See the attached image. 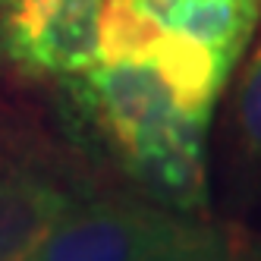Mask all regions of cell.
<instances>
[{
    "instance_id": "cell-5",
    "label": "cell",
    "mask_w": 261,
    "mask_h": 261,
    "mask_svg": "<svg viewBox=\"0 0 261 261\" xmlns=\"http://www.w3.org/2000/svg\"><path fill=\"white\" fill-rule=\"evenodd\" d=\"M145 25L186 38L220 57L230 69L249 47L261 19V0H114Z\"/></svg>"
},
{
    "instance_id": "cell-4",
    "label": "cell",
    "mask_w": 261,
    "mask_h": 261,
    "mask_svg": "<svg viewBox=\"0 0 261 261\" xmlns=\"http://www.w3.org/2000/svg\"><path fill=\"white\" fill-rule=\"evenodd\" d=\"M104 0H0V63L29 79L95 66Z\"/></svg>"
},
{
    "instance_id": "cell-3",
    "label": "cell",
    "mask_w": 261,
    "mask_h": 261,
    "mask_svg": "<svg viewBox=\"0 0 261 261\" xmlns=\"http://www.w3.org/2000/svg\"><path fill=\"white\" fill-rule=\"evenodd\" d=\"M79 198L66 161L41 129L0 114V261H25Z\"/></svg>"
},
{
    "instance_id": "cell-1",
    "label": "cell",
    "mask_w": 261,
    "mask_h": 261,
    "mask_svg": "<svg viewBox=\"0 0 261 261\" xmlns=\"http://www.w3.org/2000/svg\"><path fill=\"white\" fill-rule=\"evenodd\" d=\"M230 66L186 38L104 0L98 60L72 95L154 201L192 214L204 204V136Z\"/></svg>"
},
{
    "instance_id": "cell-6",
    "label": "cell",
    "mask_w": 261,
    "mask_h": 261,
    "mask_svg": "<svg viewBox=\"0 0 261 261\" xmlns=\"http://www.w3.org/2000/svg\"><path fill=\"white\" fill-rule=\"evenodd\" d=\"M233 139L239 158L258 167L261 164V38L242 69L233 95Z\"/></svg>"
},
{
    "instance_id": "cell-2",
    "label": "cell",
    "mask_w": 261,
    "mask_h": 261,
    "mask_svg": "<svg viewBox=\"0 0 261 261\" xmlns=\"http://www.w3.org/2000/svg\"><path fill=\"white\" fill-rule=\"evenodd\" d=\"M25 261H227L223 236L161 201L79 198Z\"/></svg>"
}]
</instances>
